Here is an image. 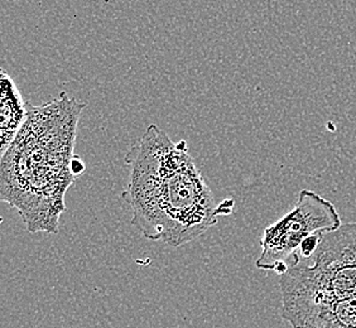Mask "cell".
Masks as SVG:
<instances>
[{"mask_svg":"<svg viewBox=\"0 0 356 328\" xmlns=\"http://www.w3.org/2000/svg\"><path fill=\"white\" fill-rule=\"evenodd\" d=\"M83 108L66 91L31 106L27 122L1 157L0 199L19 212L29 233L60 231L65 196L76 179L71 162Z\"/></svg>","mask_w":356,"mask_h":328,"instance_id":"7a4b0ae2","label":"cell"},{"mask_svg":"<svg viewBox=\"0 0 356 328\" xmlns=\"http://www.w3.org/2000/svg\"><path fill=\"white\" fill-rule=\"evenodd\" d=\"M85 170H86V165L83 163V161H81V158H79V156H75L71 162V171L74 173V176L75 177L81 176Z\"/></svg>","mask_w":356,"mask_h":328,"instance_id":"ba28073f","label":"cell"},{"mask_svg":"<svg viewBox=\"0 0 356 328\" xmlns=\"http://www.w3.org/2000/svg\"><path fill=\"white\" fill-rule=\"evenodd\" d=\"M282 317L292 328H356V222L325 233L311 259L280 277Z\"/></svg>","mask_w":356,"mask_h":328,"instance_id":"3957f363","label":"cell"},{"mask_svg":"<svg viewBox=\"0 0 356 328\" xmlns=\"http://www.w3.org/2000/svg\"><path fill=\"white\" fill-rule=\"evenodd\" d=\"M234 210V201L232 199H227L222 202V204H220L218 207H216V216L220 218V216H226V215H230Z\"/></svg>","mask_w":356,"mask_h":328,"instance_id":"52a82bcc","label":"cell"},{"mask_svg":"<svg viewBox=\"0 0 356 328\" xmlns=\"http://www.w3.org/2000/svg\"><path fill=\"white\" fill-rule=\"evenodd\" d=\"M29 108L21 91L6 69L0 71V156L3 157L10 144L27 122Z\"/></svg>","mask_w":356,"mask_h":328,"instance_id":"5b68a950","label":"cell"},{"mask_svg":"<svg viewBox=\"0 0 356 328\" xmlns=\"http://www.w3.org/2000/svg\"><path fill=\"white\" fill-rule=\"evenodd\" d=\"M341 225V218L331 201L316 192L302 190L295 207L266 227L255 265L282 277L301 258L300 247L305 240L315 233L335 231Z\"/></svg>","mask_w":356,"mask_h":328,"instance_id":"277c9868","label":"cell"},{"mask_svg":"<svg viewBox=\"0 0 356 328\" xmlns=\"http://www.w3.org/2000/svg\"><path fill=\"white\" fill-rule=\"evenodd\" d=\"M124 161L131 173L122 197L131 207V224L145 239L178 247L218 224L213 191L186 140L175 143L152 124Z\"/></svg>","mask_w":356,"mask_h":328,"instance_id":"6da1fadb","label":"cell"},{"mask_svg":"<svg viewBox=\"0 0 356 328\" xmlns=\"http://www.w3.org/2000/svg\"><path fill=\"white\" fill-rule=\"evenodd\" d=\"M325 233H315L302 243L301 247H300V256L302 259H311L315 255Z\"/></svg>","mask_w":356,"mask_h":328,"instance_id":"8992f818","label":"cell"}]
</instances>
